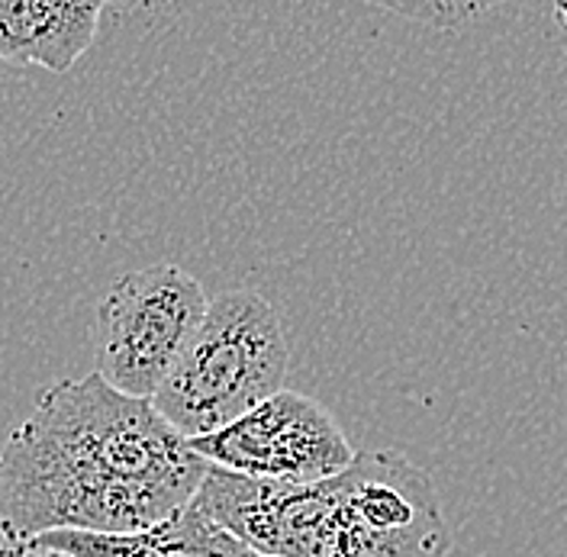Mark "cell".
Segmentation results:
<instances>
[{
	"label": "cell",
	"instance_id": "6da1fadb",
	"mask_svg": "<svg viewBox=\"0 0 567 557\" xmlns=\"http://www.w3.org/2000/svg\"><path fill=\"white\" fill-rule=\"evenodd\" d=\"M210 464L152 400L94 371L45 386L0 445V535H130L181 513Z\"/></svg>",
	"mask_w": 567,
	"mask_h": 557
},
{
	"label": "cell",
	"instance_id": "7a4b0ae2",
	"mask_svg": "<svg viewBox=\"0 0 567 557\" xmlns=\"http://www.w3.org/2000/svg\"><path fill=\"white\" fill-rule=\"evenodd\" d=\"M290 368L278 310L255 290L213 297L152 403L184 439H200L284 390Z\"/></svg>",
	"mask_w": 567,
	"mask_h": 557
},
{
	"label": "cell",
	"instance_id": "3957f363",
	"mask_svg": "<svg viewBox=\"0 0 567 557\" xmlns=\"http://www.w3.org/2000/svg\"><path fill=\"white\" fill-rule=\"evenodd\" d=\"M322 487L326 513L310 557L449 555L452 532L439 489L406 454H358Z\"/></svg>",
	"mask_w": 567,
	"mask_h": 557
},
{
	"label": "cell",
	"instance_id": "277c9868",
	"mask_svg": "<svg viewBox=\"0 0 567 557\" xmlns=\"http://www.w3.org/2000/svg\"><path fill=\"white\" fill-rule=\"evenodd\" d=\"M207 307L200 280L177 265H148L116 278L91 326L97 374L120 393L152 400Z\"/></svg>",
	"mask_w": 567,
	"mask_h": 557
},
{
	"label": "cell",
	"instance_id": "5b68a950",
	"mask_svg": "<svg viewBox=\"0 0 567 557\" xmlns=\"http://www.w3.org/2000/svg\"><path fill=\"white\" fill-rule=\"evenodd\" d=\"M213 467L271 484H319L342 474L358 452L336 416L307 393L278 390L210 435L190 439Z\"/></svg>",
	"mask_w": 567,
	"mask_h": 557
},
{
	"label": "cell",
	"instance_id": "8992f818",
	"mask_svg": "<svg viewBox=\"0 0 567 557\" xmlns=\"http://www.w3.org/2000/svg\"><path fill=\"white\" fill-rule=\"evenodd\" d=\"M106 0H0V62L65 74L94 45Z\"/></svg>",
	"mask_w": 567,
	"mask_h": 557
},
{
	"label": "cell",
	"instance_id": "52a82bcc",
	"mask_svg": "<svg viewBox=\"0 0 567 557\" xmlns=\"http://www.w3.org/2000/svg\"><path fill=\"white\" fill-rule=\"evenodd\" d=\"M35 545L71 557H271L255 551L243 538L226 532L194 503L158 525L130 535H97V532H45Z\"/></svg>",
	"mask_w": 567,
	"mask_h": 557
},
{
	"label": "cell",
	"instance_id": "ba28073f",
	"mask_svg": "<svg viewBox=\"0 0 567 557\" xmlns=\"http://www.w3.org/2000/svg\"><path fill=\"white\" fill-rule=\"evenodd\" d=\"M368 3L432 30H458L496 10L503 0H368Z\"/></svg>",
	"mask_w": 567,
	"mask_h": 557
},
{
	"label": "cell",
	"instance_id": "9c48e42d",
	"mask_svg": "<svg viewBox=\"0 0 567 557\" xmlns=\"http://www.w3.org/2000/svg\"><path fill=\"white\" fill-rule=\"evenodd\" d=\"M0 557H71V555L52 551V548H42V545H35V541H17V545L3 541V545H0Z\"/></svg>",
	"mask_w": 567,
	"mask_h": 557
},
{
	"label": "cell",
	"instance_id": "30bf717a",
	"mask_svg": "<svg viewBox=\"0 0 567 557\" xmlns=\"http://www.w3.org/2000/svg\"><path fill=\"white\" fill-rule=\"evenodd\" d=\"M551 13H555V23L567 33V0H551Z\"/></svg>",
	"mask_w": 567,
	"mask_h": 557
}]
</instances>
